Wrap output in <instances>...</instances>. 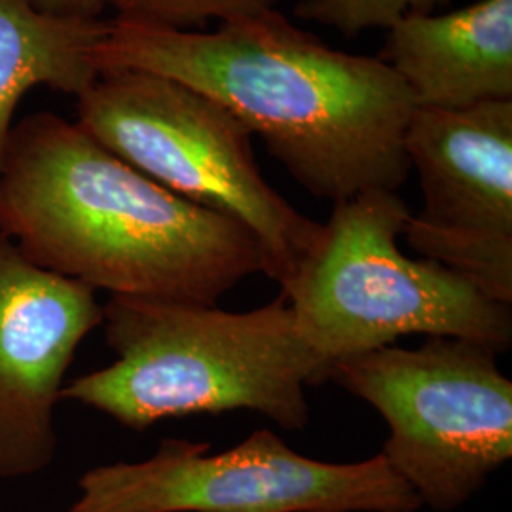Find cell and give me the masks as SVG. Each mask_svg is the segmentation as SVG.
I'll use <instances>...</instances> for the list:
<instances>
[{
  "label": "cell",
  "mask_w": 512,
  "mask_h": 512,
  "mask_svg": "<svg viewBox=\"0 0 512 512\" xmlns=\"http://www.w3.org/2000/svg\"><path fill=\"white\" fill-rule=\"evenodd\" d=\"M95 65L165 76L217 101L319 200L399 192L410 175L404 133L416 103L399 74L380 57L332 50L274 8L211 33L112 19Z\"/></svg>",
  "instance_id": "cell-1"
},
{
  "label": "cell",
  "mask_w": 512,
  "mask_h": 512,
  "mask_svg": "<svg viewBox=\"0 0 512 512\" xmlns=\"http://www.w3.org/2000/svg\"><path fill=\"white\" fill-rule=\"evenodd\" d=\"M0 232L42 268L122 298L217 306L243 279L272 275L241 222L177 196L54 112L12 131Z\"/></svg>",
  "instance_id": "cell-2"
},
{
  "label": "cell",
  "mask_w": 512,
  "mask_h": 512,
  "mask_svg": "<svg viewBox=\"0 0 512 512\" xmlns=\"http://www.w3.org/2000/svg\"><path fill=\"white\" fill-rule=\"evenodd\" d=\"M103 325L116 361L65 384L63 399L133 431L236 410L302 431L310 421L306 389L329 382V363L304 342L283 294L241 313L112 296Z\"/></svg>",
  "instance_id": "cell-3"
},
{
  "label": "cell",
  "mask_w": 512,
  "mask_h": 512,
  "mask_svg": "<svg viewBox=\"0 0 512 512\" xmlns=\"http://www.w3.org/2000/svg\"><path fill=\"white\" fill-rule=\"evenodd\" d=\"M410 213L389 190L334 203L310 253L281 285L300 336L325 363L412 334L469 340L497 355L511 349V306L439 262L401 251Z\"/></svg>",
  "instance_id": "cell-4"
},
{
  "label": "cell",
  "mask_w": 512,
  "mask_h": 512,
  "mask_svg": "<svg viewBox=\"0 0 512 512\" xmlns=\"http://www.w3.org/2000/svg\"><path fill=\"white\" fill-rule=\"evenodd\" d=\"M76 99V124L97 143L184 200L249 228L279 287L293 277L321 224L262 177L253 133L230 110L177 80L143 71H105Z\"/></svg>",
  "instance_id": "cell-5"
},
{
  "label": "cell",
  "mask_w": 512,
  "mask_h": 512,
  "mask_svg": "<svg viewBox=\"0 0 512 512\" xmlns=\"http://www.w3.org/2000/svg\"><path fill=\"white\" fill-rule=\"evenodd\" d=\"M329 380L384 418L380 454L421 507L458 511L511 461L512 382L490 348L429 336L336 361Z\"/></svg>",
  "instance_id": "cell-6"
},
{
  "label": "cell",
  "mask_w": 512,
  "mask_h": 512,
  "mask_svg": "<svg viewBox=\"0 0 512 512\" xmlns=\"http://www.w3.org/2000/svg\"><path fill=\"white\" fill-rule=\"evenodd\" d=\"M207 442L162 440L143 461L99 465L65 512H418L421 501L382 454L355 463L302 456L258 429L209 454Z\"/></svg>",
  "instance_id": "cell-7"
},
{
  "label": "cell",
  "mask_w": 512,
  "mask_h": 512,
  "mask_svg": "<svg viewBox=\"0 0 512 512\" xmlns=\"http://www.w3.org/2000/svg\"><path fill=\"white\" fill-rule=\"evenodd\" d=\"M404 152L423 194L406 245L512 306V99L416 107Z\"/></svg>",
  "instance_id": "cell-8"
},
{
  "label": "cell",
  "mask_w": 512,
  "mask_h": 512,
  "mask_svg": "<svg viewBox=\"0 0 512 512\" xmlns=\"http://www.w3.org/2000/svg\"><path fill=\"white\" fill-rule=\"evenodd\" d=\"M99 325L92 287L42 268L0 232V480L52 465L65 374Z\"/></svg>",
  "instance_id": "cell-9"
},
{
  "label": "cell",
  "mask_w": 512,
  "mask_h": 512,
  "mask_svg": "<svg viewBox=\"0 0 512 512\" xmlns=\"http://www.w3.org/2000/svg\"><path fill=\"white\" fill-rule=\"evenodd\" d=\"M380 59L399 74L416 107L511 101L512 0L399 19L387 29Z\"/></svg>",
  "instance_id": "cell-10"
},
{
  "label": "cell",
  "mask_w": 512,
  "mask_h": 512,
  "mask_svg": "<svg viewBox=\"0 0 512 512\" xmlns=\"http://www.w3.org/2000/svg\"><path fill=\"white\" fill-rule=\"evenodd\" d=\"M103 19L57 18L29 0H0V171L21 99L37 88L80 95L99 76Z\"/></svg>",
  "instance_id": "cell-11"
},
{
  "label": "cell",
  "mask_w": 512,
  "mask_h": 512,
  "mask_svg": "<svg viewBox=\"0 0 512 512\" xmlns=\"http://www.w3.org/2000/svg\"><path fill=\"white\" fill-rule=\"evenodd\" d=\"M277 0H107L114 19L171 31H198L211 19L230 21L272 10Z\"/></svg>",
  "instance_id": "cell-12"
},
{
  "label": "cell",
  "mask_w": 512,
  "mask_h": 512,
  "mask_svg": "<svg viewBox=\"0 0 512 512\" xmlns=\"http://www.w3.org/2000/svg\"><path fill=\"white\" fill-rule=\"evenodd\" d=\"M450 0H300L294 16L327 25L346 37L370 29H391L412 14H433Z\"/></svg>",
  "instance_id": "cell-13"
},
{
  "label": "cell",
  "mask_w": 512,
  "mask_h": 512,
  "mask_svg": "<svg viewBox=\"0 0 512 512\" xmlns=\"http://www.w3.org/2000/svg\"><path fill=\"white\" fill-rule=\"evenodd\" d=\"M44 14L57 18L101 19L107 0H29Z\"/></svg>",
  "instance_id": "cell-14"
}]
</instances>
